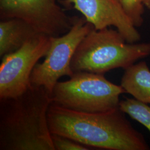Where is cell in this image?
<instances>
[{
    "mask_svg": "<svg viewBox=\"0 0 150 150\" xmlns=\"http://www.w3.org/2000/svg\"><path fill=\"white\" fill-rule=\"evenodd\" d=\"M47 119L51 134L64 136L87 147L150 150L144 136L132 126L119 107L102 112H83L52 103Z\"/></svg>",
    "mask_w": 150,
    "mask_h": 150,
    "instance_id": "obj_1",
    "label": "cell"
},
{
    "mask_svg": "<svg viewBox=\"0 0 150 150\" xmlns=\"http://www.w3.org/2000/svg\"><path fill=\"white\" fill-rule=\"evenodd\" d=\"M51 94L31 85L21 95L0 99V150H55L47 113Z\"/></svg>",
    "mask_w": 150,
    "mask_h": 150,
    "instance_id": "obj_2",
    "label": "cell"
},
{
    "mask_svg": "<svg viewBox=\"0 0 150 150\" xmlns=\"http://www.w3.org/2000/svg\"><path fill=\"white\" fill-rule=\"evenodd\" d=\"M149 55L150 43H129L117 30L93 27L76 49L71 68L74 73L105 75L113 69H126Z\"/></svg>",
    "mask_w": 150,
    "mask_h": 150,
    "instance_id": "obj_3",
    "label": "cell"
},
{
    "mask_svg": "<svg viewBox=\"0 0 150 150\" xmlns=\"http://www.w3.org/2000/svg\"><path fill=\"white\" fill-rule=\"evenodd\" d=\"M126 93L121 85L108 80L104 74L74 73L69 80L58 82L51 96L61 107L83 112H105L117 108L120 96Z\"/></svg>",
    "mask_w": 150,
    "mask_h": 150,
    "instance_id": "obj_4",
    "label": "cell"
},
{
    "mask_svg": "<svg viewBox=\"0 0 150 150\" xmlns=\"http://www.w3.org/2000/svg\"><path fill=\"white\" fill-rule=\"evenodd\" d=\"M93 26L85 18L74 17L70 30L62 36L51 37V46L41 64H37L30 77L33 86H42L52 94L56 84L64 76L71 77L74 72L71 63L82 40Z\"/></svg>",
    "mask_w": 150,
    "mask_h": 150,
    "instance_id": "obj_5",
    "label": "cell"
},
{
    "mask_svg": "<svg viewBox=\"0 0 150 150\" xmlns=\"http://www.w3.org/2000/svg\"><path fill=\"white\" fill-rule=\"evenodd\" d=\"M51 36L40 33L16 51L4 56L0 64V99L18 96L31 86L30 77L38 60L45 57Z\"/></svg>",
    "mask_w": 150,
    "mask_h": 150,
    "instance_id": "obj_6",
    "label": "cell"
},
{
    "mask_svg": "<svg viewBox=\"0 0 150 150\" xmlns=\"http://www.w3.org/2000/svg\"><path fill=\"white\" fill-rule=\"evenodd\" d=\"M1 20L18 18L51 37L66 33L73 25L57 0H0Z\"/></svg>",
    "mask_w": 150,
    "mask_h": 150,
    "instance_id": "obj_7",
    "label": "cell"
},
{
    "mask_svg": "<svg viewBox=\"0 0 150 150\" xmlns=\"http://www.w3.org/2000/svg\"><path fill=\"white\" fill-rule=\"evenodd\" d=\"M80 12L96 30L114 26L126 41L136 43L140 40L136 27L115 0H62Z\"/></svg>",
    "mask_w": 150,
    "mask_h": 150,
    "instance_id": "obj_8",
    "label": "cell"
},
{
    "mask_svg": "<svg viewBox=\"0 0 150 150\" xmlns=\"http://www.w3.org/2000/svg\"><path fill=\"white\" fill-rule=\"evenodd\" d=\"M40 33L26 22L18 18L0 22V57L18 50L31 38Z\"/></svg>",
    "mask_w": 150,
    "mask_h": 150,
    "instance_id": "obj_9",
    "label": "cell"
},
{
    "mask_svg": "<svg viewBox=\"0 0 150 150\" xmlns=\"http://www.w3.org/2000/svg\"><path fill=\"white\" fill-rule=\"evenodd\" d=\"M121 86L135 99L150 105V69L145 61L125 69Z\"/></svg>",
    "mask_w": 150,
    "mask_h": 150,
    "instance_id": "obj_10",
    "label": "cell"
},
{
    "mask_svg": "<svg viewBox=\"0 0 150 150\" xmlns=\"http://www.w3.org/2000/svg\"><path fill=\"white\" fill-rule=\"evenodd\" d=\"M120 109L144 125L150 132V106L134 98H126L119 102Z\"/></svg>",
    "mask_w": 150,
    "mask_h": 150,
    "instance_id": "obj_11",
    "label": "cell"
},
{
    "mask_svg": "<svg viewBox=\"0 0 150 150\" xmlns=\"http://www.w3.org/2000/svg\"><path fill=\"white\" fill-rule=\"evenodd\" d=\"M121 7L126 15L136 27H140L144 22V4L143 0H115Z\"/></svg>",
    "mask_w": 150,
    "mask_h": 150,
    "instance_id": "obj_12",
    "label": "cell"
},
{
    "mask_svg": "<svg viewBox=\"0 0 150 150\" xmlns=\"http://www.w3.org/2000/svg\"><path fill=\"white\" fill-rule=\"evenodd\" d=\"M55 150H88L87 146L59 134H51Z\"/></svg>",
    "mask_w": 150,
    "mask_h": 150,
    "instance_id": "obj_13",
    "label": "cell"
},
{
    "mask_svg": "<svg viewBox=\"0 0 150 150\" xmlns=\"http://www.w3.org/2000/svg\"><path fill=\"white\" fill-rule=\"evenodd\" d=\"M144 5L150 10V0H143Z\"/></svg>",
    "mask_w": 150,
    "mask_h": 150,
    "instance_id": "obj_14",
    "label": "cell"
}]
</instances>
